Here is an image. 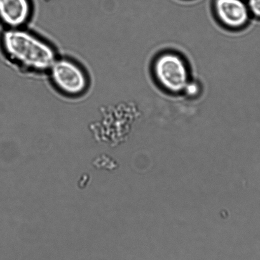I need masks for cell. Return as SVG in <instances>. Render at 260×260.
<instances>
[{"instance_id":"6da1fadb","label":"cell","mask_w":260,"mask_h":260,"mask_svg":"<svg viewBox=\"0 0 260 260\" xmlns=\"http://www.w3.org/2000/svg\"><path fill=\"white\" fill-rule=\"evenodd\" d=\"M2 45L7 58L26 72H47L57 58L49 43L24 27L7 29L2 35Z\"/></svg>"},{"instance_id":"7a4b0ae2","label":"cell","mask_w":260,"mask_h":260,"mask_svg":"<svg viewBox=\"0 0 260 260\" xmlns=\"http://www.w3.org/2000/svg\"><path fill=\"white\" fill-rule=\"evenodd\" d=\"M47 72L55 89L67 96H80L89 87V78L84 69L68 58L57 57Z\"/></svg>"},{"instance_id":"3957f363","label":"cell","mask_w":260,"mask_h":260,"mask_svg":"<svg viewBox=\"0 0 260 260\" xmlns=\"http://www.w3.org/2000/svg\"><path fill=\"white\" fill-rule=\"evenodd\" d=\"M153 72L159 84L174 94L183 92L190 80L187 64L175 53L166 52L159 55L154 62Z\"/></svg>"},{"instance_id":"277c9868","label":"cell","mask_w":260,"mask_h":260,"mask_svg":"<svg viewBox=\"0 0 260 260\" xmlns=\"http://www.w3.org/2000/svg\"><path fill=\"white\" fill-rule=\"evenodd\" d=\"M214 8L221 23L231 29L246 26L251 17L244 0H214Z\"/></svg>"},{"instance_id":"5b68a950","label":"cell","mask_w":260,"mask_h":260,"mask_svg":"<svg viewBox=\"0 0 260 260\" xmlns=\"http://www.w3.org/2000/svg\"><path fill=\"white\" fill-rule=\"evenodd\" d=\"M31 14L29 0H0V21L7 29L24 27Z\"/></svg>"},{"instance_id":"8992f818","label":"cell","mask_w":260,"mask_h":260,"mask_svg":"<svg viewBox=\"0 0 260 260\" xmlns=\"http://www.w3.org/2000/svg\"><path fill=\"white\" fill-rule=\"evenodd\" d=\"M183 92L188 97L195 98L198 96L200 92V86L198 82L190 80L186 84Z\"/></svg>"},{"instance_id":"52a82bcc","label":"cell","mask_w":260,"mask_h":260,"mask_svg":"<svg viewBox=\"0 0 260 260\" xmlns=\"http://www.w3.org/2000/svg\"><path fill=\"white\" fill-rule=\"evenodd\" d=\"M246 4L251 16L260 20V0H246Z\"/></svg>"}]
</instances>
